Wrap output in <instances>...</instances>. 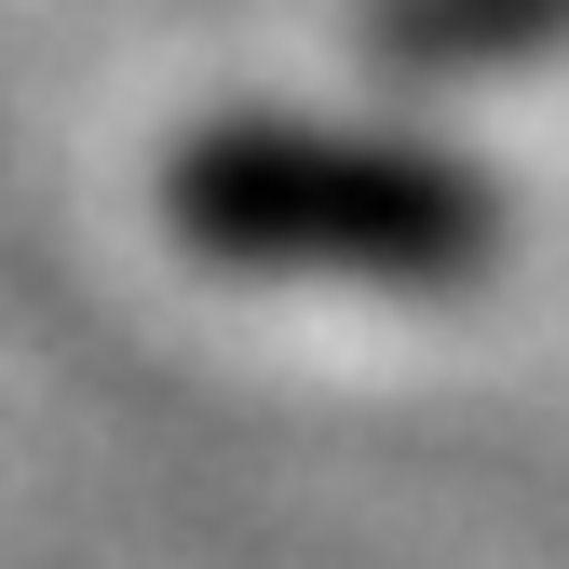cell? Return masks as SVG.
Wrapping results in <instances>:
<instances>
[{
    "instance_id": "6da1fadb",
    "label": "cell",
    "mask_w": 569,
    "mask_h": 569,
    "mask_svg": "<svg viewBox=\"0 0 569 569\" xmlns=\"http://www.w3.org/2000/svg\"><path fill=\"white\" fill-rule=\"evenodd\" d=\"M177 231L258 258V271H367V284H448L502 244V203L435 150L380 136H284L231 122L177 163Z\"/></svg>"
},
{
    "instance_id": "7a4b0ae2",
    "label": "cell",
    "mask_w": 569,
    "mask_h": 569,
    "mask_svg": "<svg viewBox=\"0 0 569 569\" xmlns=\"http://www.w3.org/2000/svg\"><path fill=\"white\" fill-rule=\"evenodd\" d=\"M393 41L407 54H529V41H569V0H407Z\"/></svg>"
}]
</instances>
